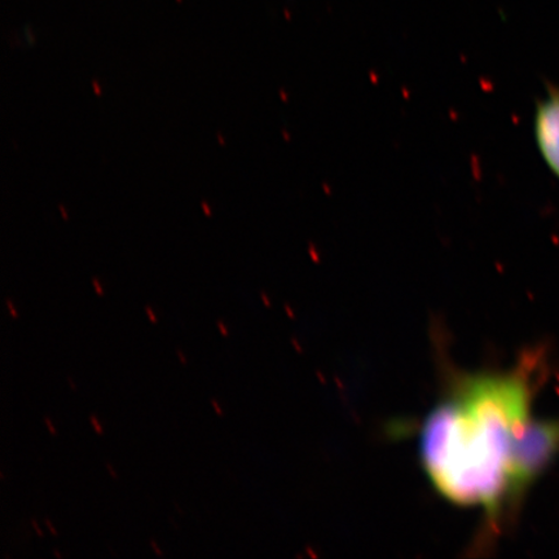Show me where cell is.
I'll return each mask as SVG.
<instances>
[{
  "label": "cell",
  "mask_w": 559,
  "mask_h": 559,
  "mask_svg": "<svg viewBox=\"0 0 559 559\" xmlns=\"http://www.w3.org/2000/svg\"><path fill=\"white\" fill-rule=\"evenodd\" d=\"M202 209H204V212L207 216L212 215V210H210V206L206 204V202H202Z\"/></svg>",
  "instance_id": "17"
},
{
  "label": "cell",
  "mask_w": 559,
  "mask_h": 559,
  "mask_svg": "<svg viewBox=\"0 0 559 559\" xmlns=\"http://www.w3.org/2000/svg\"><path fill=\"white\" fill-rule=\"evenodd\" d=\"M539 354L506 372L453 376L419 432V457L437 491L453 504L480 508L498 531L519 512L514 473L534 419Z\"/></svg>",
  "instance_id": "1"
},
{
  "label": "cell",
  "mask_w": 559,
  "mask_h": 559,
  "mask_svg": "<svg viewBox=\"0 0 559 559\" xmlns=\"http://www.w3.org/2000/svg\"><path fill=\"white\" fill-rule=\"evenodd\" d=\"M90 423L91 425H93L94 431L96 432L97 436H104L103 425L95 414L90 415Z\"/></svg>",
  "instance_id": "4"
},
{
  "label": "cell",
  "mask_w": 559,
  "mask_h": 559,
  "mask_svg": "<svg viewBox=\"0 0 559 559\" xmlns=\"http://www.w3.org/2000/svg\"><path fill=\"white\" fill-rule=\"evenodd\" d=\"M0 479L4 480V474L0 473Z\"/></svg>",
  "instance_id": "23"
},
{
  "label": "cell",
  "mask_w": 559,
  "mask_h": 559,
  "mask_svg": "<svg viewBox=\"0 0 559 559\" xmlns=\"http://www.w3.org/2000/svg\"><path fill=\"white\" fill-rule=\"evenodd\" d=\"M216 326H218V331L222 334V337H229V332L225 323L222 320L216 321Z\"/></svg>",
  "instance_id": "7"
},
{
  "label": "cell",
  "mask_w": 559,
  "mask_h": 559,
  "mask_svg": "<svg viewBox=\"0 0 559 559\" xmlns=\"http://www.w3.org/2000/svg\"><path fill=\"white\" fill-rule=\"evenodd\" d=\"M151 547H152L153 551H155V554L158 557H163L164 556V551L159 549L158 544H157V542L155 539L151 540Z\"/></svg>",
  "instance_id": "12"
},
{
  "label": "cell",
  "mask_w": 559,
  "mask_h": 559,
  "mask_svg": "<svg viewBox=\"0 0 559 559\" xmlns=\"http://www.w3.org/2000/svg\"><path fill=\"white\" fill-rule=\"evenodd\" d=\"M45 523H46V526L48 528V531H50V533L53 535V536H58V531H56L55 526H53V523L51 522L50 519H46L45 520Z\"/></svg>",
  "instance_id": "13"
},
{
  "label": "cell",
  "mask_w": 559,
  "mask_h": 559,
  "mask_svg": "<svg viewBox=\"0 0 559 559\" xmlns=\"http://www.w3.org/2000/svg\"><path fill=\"white\" fill-rule=\"evenodd\" d=\"M175 510H178L179 514H183V512H181V509H180L179 504H177V502H175Z\"/></svg>",
  "instance_id": "20"
},
{
  "label": "cell",
  "mask_w": 559,
  "mask_h": 559,
  "mask_svg": "<svg viewBox=\"0 0 559 559\" xmlns=\"http://www.w3.org/2000/svg\"><path fill=\"white\" fill-rule=\"evenodd\" d=\"M60 212H61L62 214H64V219H68V215H67V213H66L64 207L60 206Z\"/></svg>",
  "instance_id": "21"
},
{
  "label": "cell",
  "mask_w": 559,
  "mask_h": 559,
  "mask_svg": "<svg viewBox=\"0 0 559 559\" xmlns=\"http://www.w3.org/2000/svg\"><path fill=\"white\" fill-rule=\"evenodd\" d=\"M105 466H107V471H108L110 477L114 478L115 480H117L118 479V474H117V472L115 469V466L111 465L109 463V461H105Z\"/></svg>",
  "instance_id": "10"
},
{
  "label": "cell",
  "mask_w": 559,
  "mask_h": 559,
  "mask_svg": "<svg viewBox=\"0 0 559 559\" xmlns=\"http://www.w3.org/2000/svg\"><path fill=\"white\" fill-rule=\"evenodd\" d=\"M559 456V417L536 419L521 439L515 460L514 486L521 507L530 488L549 469Z\"/></svg>",
  "instance_id": "2"
},
{
  "label": "cell",
  "mask_w": 559,
  "mask_h": 559,
  "mask_svg": "<svg viewBox=\"0 0 559 559\" xmlns=\"http://www.w3.org/2000/svg\"><path fill=\"white\" fill-rule=\"evenodd\" d=\"M5 304H7V307H9V311H10L11 318L12 319H17L19 318V312L15 309V306H13L12 300L11 299H7Z\"/></svg>",
  "instance_id": "8"
},
{
  "label": "cell",
  "mask_w": 559,
  "mask_h": 559,
  "mask_svg": "<svg viewBox=\"0 0 559 559\" xmlns=\"http://www.w3.org/2000/svg\"><path fill=\"white\" fill-rule=\"evenodd\" d=\"M32 526L35 531V534H37L39 537H44V531L39 528L38 523L37 521H35V519H32Z\"/></svg>",
  "instance_id": "15"
},
{
  "label": "cell",
  "mask_w": 559,
  "mask_h": 559,
  "mask_svg": "<svg viewBox=\"0 0 559 559\" xmlns=\"http://www.w3.org/2000/svg\"><path fill=\"white\" fill-rule=\"evenodd\" d=\"M44 423H45V425H46V428L48 429V431H50V435H51L52 437H55L56 435H58V430H56L55 425H53V423L51 421V418H50V417L45 416V418H44Z\"/></svg>",
  "instance_id": "6"
},
{
  "label": "cell",
  "mask_w": 559,
  "mask_h": 559,
  "mask_svg": "<svg viewBox=\"0 0 559 559\" xmlns=\"http://www.w3.org/2000/svg\"><path fill=\"white\" fill-rule=\"evenodd\" d=\"M145 313H146V317H148L152 324L158 323L157 314L155 311H153L151 306H145Z\"/></svg>",
  "instance_id": "5"
},
{
  "label": "cell",
  "mask_w": 559,
  "mask_h": 559,
  "mask_svg": "<svg viewBox=\"0 0 559 559\" xmlns=\"http://www.w3.org/2000/svg\"><path fill=\"white\" fill-rule=\"evenodd\" d=\"M52 555L58 558V559H61L62 558V555L59 554V550L58 549H52Z\"/></svg>",
  "instance_id": "19"
},
{
  "label": "cell",
  "mask_w": 559,
  "mask_h": 559,
  "mask_svg": "<svg viewBox=\"0 0 559 559\" xmlns=\"http://www.w3.org/2000/svg\"><path fill=\"white\" fill-rule=\"evenodd\" d=\"M218 138H219V140H221V144H222V145H225V142H223V139H222L221 134H218Z\"/></svg>",
  "instance_id": "22"
},
{
  "label": "cell",
  "mask_w": 559,
  "mask_h": 559,
  "mask_svg": "<svg viewBox=\"0 0 559 559\" xmlns=\"http://www.w3.org/2000/svg\"><path fill=\"white\" fill-rule=\"evenodd\" d=\"M93 87H95L96 95H102V90L99 88V85H97V82H93Z\"/></svg>",
  "instance_id": "18"
},
{
  "label": "cell",
  "mask_w": 559,
  "mask_h": 559,
  "mask_svg": "<svg viewBox=\"0 0 559 559\" xmlns=\"http://www.w3.org/2000/svg\"><path fill=\"white\" fill-rule=\"evenodd\" d=\"M534 134L545 165L559 180V86L545 83V95L536 103Z\"/></svg>",
  "instance_id": "3"
},
{
  "label": "cell",
  "mask_w": 559,
  "mask_h": 559,
  "mask_svg": "<svg viewBox=\"0 0 559 559\" xmlns=\"http://www.w3.org/2000/svg\"><path fill=\"white\" fill-rule=\"evenodd\" d=\"M67 381L69 383L70 389H72L73 391H76V384H75L74 380L72 379V377H68Z\"/></svg>",
  "instance_id": "16"
},
{
  "label": "cell",
  "mask_w": 559,
  "mask_h": 559,
  "mask_svg": "<svg viewBox=\"0 0 559 559\" xmlns=\"http://www.w3.org/2000/svg\"><path fill=\"white\" fill-rule=\"evenodd\" d=\"M210 404H212V407L214 408L215 414L218 415L219 417H223V411L221 408L218 401L212 400V401H210Z\"/></svg>",
  "instance_id": "11"
},
{
  "label": "cell",
  "mask_w": 559,
  "mask_h": 559,
  "mask_svg": "<svg viewBox=\"0 0 559 559\" xmlns=\"http://www.w3.org/2000/svg\"><path fill=\"white\" fill-rule=\"evenodd\" d=\"M93 284H94L96 295L99 297H103L105 295V293H104L103 286L99 283V280H97V277L93 278Z\"/></svg>",
  "instance_id": "9"
},
{
  "label": "cell",
  "mask_w": 559,
  "mask_h": 559,
  "mask_svg": "<svg viewBox=\"0 0 559 559\" xmlns=\"http://www.w3.org/2000/svg\"><path fill=\"white\" fill-rule=\"evenodd\" d=\"M177 356L180 361V365L187 366V362H188L187 356L185 355L183 352H181L180 348H177Z\"/></svg>",
  "instance_id": "14"
}]
</instances>
